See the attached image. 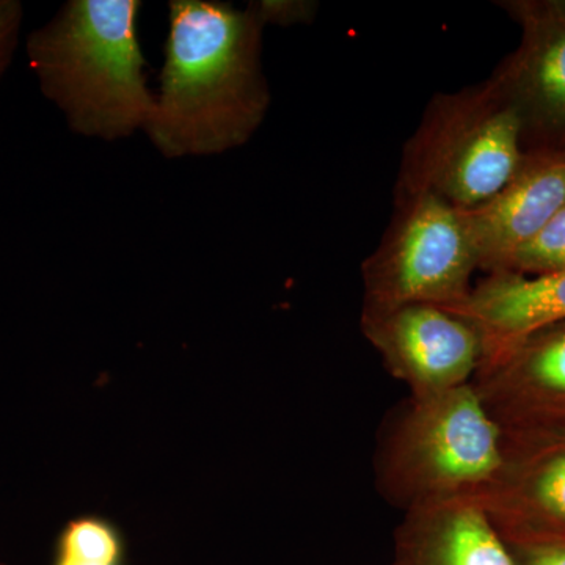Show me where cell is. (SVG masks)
Wrapping results in <instances>:
<instances>
[{
  "label": "cell",
  "instance_id": "obj_4",
  "mask_svg": "<svg viewBox=\"0 0 565 565\" xmlns=\"http://www.w3.org/2000/svg\"><path fill=\"white\" fill-rule=\"evenodd\" d=\"M525 158L523 122L490 79L430 104L405 150L401 193L433 192L475 210L503 191Z\"/></svg>",
  "mask_w": 565,
  "mask_h": 565
},
{
  "label": "cell",
  "instance_id": "obj_6",
  "mask_svg": "<svg viewBox=\"0 0 565 565\" xmlns=\"http://www.w3.org/2000/svg\"><path fill=\"white\" fill-rule=\"evenodd\" d=\"M362 332L412 396L471 384L484 359L481 330L438 305L363 307Z\"/></svg>",
  "mask_w": 565,
  "mask_h": 565
},
{
  "label": "cell",
  "instance_id": "obj_14",
  "mask_svg": "<svg viewBox=\"0 0 565 565\" xmlns=\"http://www.w3.org/2000/svg\"><path fill=\"white\" fill-rule=\"evenodd\" d=\"M564 270L565 204L527 243L509 255L498 273L542 277Z\"/></svg>",
  "mask_w": 565,
  "mask_h": 565
},
{
  "label": "cell",
  "instance_id": "obj_18",
  "mask_svg": "<svg viewBox=\"0 0 565 565\" xmlns=\"http://www.w3.org/2000/svg\"><path fill=\"white\" fill-rule=\"evenodd\" d=\"M0 565H3V564H0Z\"/></svg>",
  "mask_w": 565,
  "mask_h": 565
},
{
  "label": "cell",
  "instance_id": "obj_9",
  "mask_svg": "<svg viewBox=\"0 0 565 565\" xmlns=\"http://www.w3.org/2000/svg\"><path fill=\"white\" fill-rule=\"evenodd\" d=\"M503 471L479 494L505 542L565 534V437H505Z\"/></svg>",
  "mask_w": 565,
  "mask_h": 565
},
{
  "label": "cell",
  "instance_id": "obj_8",
  "mask_svg": "<svg viewBox=\"0 0 565 565\" xmlns=\"http://www.w3.org/2000/svg\"><path fill=\"white\" fill-rule=\"evenodd\" d=\"M503 7L522 25V41L492 81L523 122L526 152L565 147V0Z\"/></svg>",
  "mask_w": 565,
  "mask_h": 565
},
{
  "label": "cell",
  "instance_id": "obj_5",
  "mask_svg": "<svg viewBox=\"0 0 565 565\" xmlns=\"http://www.w3.org/2000/svg\"><path fill=\"white\" fill-rule=\"evenodd\" d=\"M399 214L363 264V307L456 308L479 269L463 212L433 192L401 193Z\"/></svg>",
  "mask_w": 565,
  "mask_h": 565
},
{
  "label": "cell",
  "instance_id": "obj_16",
  "mask_svg": "<svg viewBox=\"0 0 565 565\" xmlns=\"http://www.w3.org/2000/svg\"><path fill=\"white\" fill-rule=\"evenodd\" d=\"M24 20V7L18 0H0V79L17 52Z\"/></svg>",
  "mask_w": 565,
  "mask_h": 565
},
{
  "label": "cell",
  "instance_id": "obj_1",
  "mask_svg": "<svg viewBox=\"0 0 565 565\" xmlns=\"http://www.w3.org/2000/svg\"><path fill=\"white\" fill-rule=\"evenodd\" d=\"M264 25L256 3L170 2L161 85L143 131L163 158L223 154L258 131L270 104Z\"/></svg>",
  "mask_w": 565,
  "mask_h": 565
},
{
  "label": "cell",
  "instance_id": "obj_12",
  "mask_svg": "<svg viewBox=\"0 0 565 565\" xmlns=\"http://www.w3.org/2000/svg\"><path fill=\"white\" fill-rule=\"evenodd\" d=\"M448 310L481 330L484 362L535 330L565 321V270L542 277L487 274L462 305Z\"/></svg>",
  "mask_w": 565,
  "mask_h": 565
},
{
  "label": "cell",
  "instance_id": "obj_2",
  "mask_svg": "<svg viewBox=\"0 0 565 565\" xmlns=\"http://www.w3.org/2000/svg\"><path fill=\"white\" fill-rule=\"evenodd\" d=\"M140 9L139 0H70L28 36L41 92L74 134L114 141L147 128L154 95L145 79Z\"/></svg>",
  "mask_w": 565,
  "mask_h": 565
},
{
  "label": "cell",
  "instance_id": "obj_10",
  "mask_svg": "<svg viewBox=\"0 0 565 565\" xmlns=\"http://www.w3.org/2000/svg\"><path fill=\"white\" fill-rule=\"evenodd\" d=\"M564 204L565 147L527 151L503 191L475 210H462L479 270L498 273Z\"/></svg>",
  "mask_w": 565,
  "mask_h": 565
},
{
  "label": "cell",
  "instance_id": "obj_13",
  "mask_svg": "<svg viewBox=\"0 0 565 565\" xmlns=\"http://www.w3.org/2000/svg\"><path fill=\"white\" fill-rule=\"evenodd\" d=\"M126 541L114 520L99 514L71 519L55 545L54 565H125Z\"/></svg>",
  "mask_w": 565,
  "mask_h": 565
},
{
  "label": "cell",
  "instance_id": "obj_17",
  "mask_svg": "<svg viewBox=\"0 0 565 565\" xmlns=\"http://www.w3.org/2000/svg\"><path fill=\"white\" fill-rule=\"evenodd\" d=\"M264 24L291 25L299 22L313 21L316 6L313 2H278L263 0L255 2Z\"/></svg>",
  "mask_w": 565,
  "mask_h": 565
},
{
  "label": "cell",
  "instance_id": "obj_15",
  "mask_svg": "<svg viewBox=\"0 0 565 565\" xmlns=\"http://www.w3.org/2000/svg\"><path fill=\"white\" fill-rule=\"evenodd\" d=\"M515 565H565V534L508 542Z\"/></svg>",
  "mask_w": 565,
  "mask_h": 565
},
{
  "label": "cell",
  "instance_id": "obj_3",
  "mask_svg": "<svg viewBox=\"0 0 565 565\" xmlns=\"http://www.w3.org/2000/svg\"><path fill=\"white\" fill-rule=\"evenodd\" d=\"M505 462L504 434L473 384L412 396L390 412L375 441L374 486L399 511L479 497Z\"/></svg>",
  "mask_w": 565,
  "mask_h": 565
},
{
  "label": "cell",
  "instance_id": "obj_7",
  "mask_svg": "<svg viewBox=\"0 0 565 565\" xmlns=\"http://www.w3.org/2000/svg\"><path fill=\"white\" fill-rule=\"evenodd\" d=\"M471 384L505 437H565V321L486 359Z\"/></svg>",
  "mask_w": 565,
  "mask_h": 565
},
{
  "label": "cell",
  "instance_id": "obj_11",
  "mask_svg": "<svg viewBox=\"0 0 565 565\" xmlns=\"http://www.w3.org/2000/svg\"><path fill=\"white\" fill-rule=\"evenodd\" d=\"M390 565H515L478 497L435 501L404 512Z\"/></svg>",
  "mask_w": 565,
  "mask_h": 565
}]
</instances>
